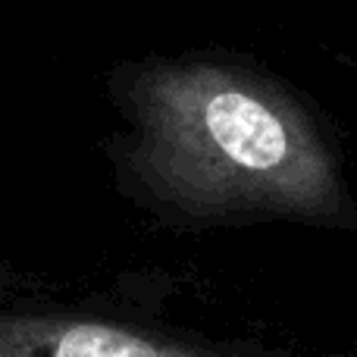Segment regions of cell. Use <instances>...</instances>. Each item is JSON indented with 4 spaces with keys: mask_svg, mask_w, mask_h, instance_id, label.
<instances>
[{
    "mask_svg": "<svg viewBox=\"0 0 357 357\" xmlns=\"http://www.w3.org/2000/svg\"><path fill=\"white\" fill-rule=\"evenodd\" d=\"M0 357H222L119 323L69 314H0Z\"/></svg>",
    "mask_w": 357,
    "mask_h": 357,
    "instance_id": "cell-2",
    "label": "cell"
},
{
    "mask_svg": "<svg viewBox=\"0 0 357 357\" xmlns=\"http://www.w3.org/2000/svg\"><path fill=\"white\" fill-rule=\"evenodd\" d=\"M126 160L167 207L197 220L342 222L339 163L279 82L210 60H157L126 82Z\"/></svg>",
    "mask_w": 357,
    "mask_h": 357,
    "instance_id": "cell-1",
    "label": "cell"
}]
</instances>
